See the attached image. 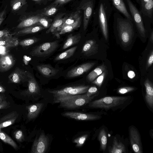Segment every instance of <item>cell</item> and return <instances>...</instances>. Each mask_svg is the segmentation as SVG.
I'll list each match as a JSON object with an SVG mask.
<instances>
[{
    "instance_id": "681fc988",
    "label": "cell",
    "mask_w": 153,
    "mask_h": 153,
    "mask_svg": "<svg viewBox=\"0 0 153 153\" xmlns=\"http://www.w3.org/2000/svg\"><path fill=\"white\" fill-rule=\"evenodd\" d=\"M6 9L0 13V26L4 20L6 15Z\"/></svg>"
},
{
    "instance_id": "8fae6325",
    "label": "cell",
    "mask_w": 153,
    "mask_h": 153,
    "mask_svg": "<svg viewBox=\"0 0 153 153\" xmlns=\"http://www.w3.org/2000/svg\"><path fill=\"white\" fill-rule=\"evenodd\" d=\"M63 116L79 120H98L101 116L92 114L78 112L66 111L62 113Z\"/></svg>"
},
{
    "instance_id": "4fadbf2b",
    "label": "cell",
    "mask_w": 153,
    "mask_h": 153,
    "mask_svg": "<svg viewBox=\"0 0 153 153\" xmlns=\"http://www.w3.org/2000/svg\"><path fill=\"white\" fill-rule=\"evenodd\" d=\"M65 13H60L54 19L51 26L46 31V33H52L58 38L59 36L58 33L65 21L68 17Z\"/></svg>"
},
{
    "instance_id": "3957f363",
    "label": "cell",
    "mask_w": 153,
    "mask_h": 153,
    "mask_svg": "<svg viewBox=\"0 0 153 153\" xmlns=\"http://www.w3.org/2000/svg\"><path fill=\"white\" fill-rule=\"evenodd\" d=\"M115 20L121 42L123 44L127 45L130 41L133 34L132 21L120 16L117 17Z\"/></svg>"
},
{
    "instance_id": "11a10c76",
    "label": "cell",
    "mask_w": 153,
    "mask_h": 153,
    "mask_svg": "<svg viewBox=\"0 0 153 153\" xmlns=\"http://www.w3.org/2000/svg\"><path fill=\"white\" fill-rule=\"evenodd\" d=\"M150 40L151 41L152 43H153V31L152 32L151 36H150Z\"/></svg>"
},
{
    "instance_id": "603a6c76",
    "label": "cell",
    "mask_w": 153,
    "mask_h": 153,
    "mask_svg": "<svg viewBox=\"0 0 153 153\" xmlns=\"http://www.w3.org/2000/svg\"><path fill=\"white\" fill-rule=\"evenodd\" d=\"M19 40L17 38L9 34L0 39V45L4 46L10 48L17 46L19 45Z\"/></svg>"
},
{
    "instance_id": "9a60e30c",
    "label": "cell",
    "mask_w": 153,
    "mask_h": 153,
    "mask_svg": "<svg viewBox=\"0 0 153 153\" xmlns=\"http://www.w3.org/2000/svg\"><path fill=\"white\" fill-rule=\"evenodd\" d=\"M95 64V62H87L78 65L69 71L67 73V76L73 78L80 76L89 71Z\"/></svg>"
},
{
    "instance_id": "d590c367",
    "label": "cell",
    "mask_w": 153,
    "mask_h": 153,
    "mask_svg": "<svg viewBox=\"0 0 153 153\" xmlns=\"http://www.w3.org/2000/svg\"><path fill=\"white\" fill-rule=\"evenodd\" d=\"M27 0H12L11 1V10L13 12L19 10L23 6L27 4Z\"/></svg>"
},
{
    "instance_id": "5b68a950",
    "label": "cell",
    "mask_w": 153,
    "mask_h": 153,
    "mask_svg": "<svg viewBox=\"0 0 153 153\" xmlns=\"http://www.w3.org/2000/svg\"><path fill=\"white\" fill-rule=\"evenodd\" d=\"M59 45L58 41L43 43L33 49L30 54L33 56L45 57L56 50Z\"/></svg>"
},
{
    "instance_id": "6da1fadb",
    "label": "cell",
    "mask_w": 153,
    "mask_h": 153,
    "mask_svg": "<svg viewBox=\"0 0 153 153\" xmlns=\"http://www.w3.org/2000/svg\"><path fill=\"white\" fill-rule=\"evenodd\" d=\"M96 96L88 97L86 94L66 96L54 98V102L59 103L60 106L67 109H74L82 106L89 103Z\"/></svg>"
},
{
    "instance_id": "7a4b0ae2",
    "label": "cell",
    "mask_w": 153,
    "mask_h": 153,
    "mask_svg": "<svg viewBox=\"0 0 153 153\" xmlns=\"http://www.w3.org/2000/svg\"><path fill=\"white\" fill-rule=\"evenodd\" d=\"M129 101V97H106L91 101L88 106L93 108L114 110L122 108Z\"/></svg>"
},
{
    "instance_id": "ba28073f",
    "label": "cell",
    "mask_w": 153,
    "mask_h": 153,
    "mask_svg": "<svg viewBox=\"0 0 153 153\" xmlns=\"http://www.w3.org/2000/svg\"><path fill=\"white\" fill-rule=\"evenodd\" d=\"M48 139L44 133H42L36 138L33 143L31 153H44L47 150L49 145Z\"/></svg>"
},
{
    "instance_id": "b9f144b4",
    "label": "cell",
    "mask_w": 153,
    "mask_h": 153,
    "mask_svg": "<svg viewBox=\"0 0 153 153\" xmlns=\"http://www.w3.org/2000/svg\"><path fill=\"white\" fill-rule=\"evenodd\" d=\"M135 88L131 87H124L119 88L117 92L120 94H124L134 90Z\"/></svg>"
},
{
    "instance_id": "7bdbcfd3",
    "label": "cell",
    "mask_w": 153,
    "mask_h": 153,
    "mask_svg": "<svg viewBox=\"0 0 153 153\" xmlns=\"http://www.w3.org/2000/svg\"><path fill=\"white\" fill-rule=\"evenodd\" d=\"M16 139L19 142L22 141L24 139V135L22 131L20 130L16 131L14 133Z\"/></svg>"
},
{
    "instance_id": "74e56055",
    "label": "cell",
    "mask_w": 153,
    "mask_h": 153,
    "mask_svg": "<svg viewBox=\"0 0 153 153\" xmlns=\"http://www.w3.org/2000/svg\"><path fill=\"white\" fill-rule=\"evenodd\" d=\"M39 40L36 37L27 38L19 42V45L22 47H27L37 42Z\"/></svg>"
},
{
    "instance_id": "83f0119b",
    "label": "cell",
    "mask_w": 153,
    "mask_h": 153,
    "mask_svg": "<svg viewBox=\"0 0 153 153\" xmlns=\"http://www.w3.org/2000/svg\"><path fill=\"white\" fill-rule=\"evenodd\" d=\"M81 10L77 9L76 11L71 13L65 21L60 30L65 26L73 24L76 22L81 17Z\"/></svg>"
},
{
    "instance_id": "ab89813d",
    "label": "cell",
    "mask_w": 153,
    "mask_h": 153,
    "mask_svg": "<svg viewBox=\"0 0 153 153\" xmlns=\"http://www.w3.org/2000/svg\"><path fill=\"white\" fill-rule=\"evenodd\" d=\"M106 74L105 71L101 74L99 76L94 80L92 81V83L96 85L99 87H100L103 81Z\"/></svg>"
},
{
    "instance_id": "f907efd6",
    "label": "cell",
    "mask_w": 153,
    "mask_h": 153,
    "mask_svg": "<svg viewBox=\"0 0 153 153\" xmlns=\"http://www.w3.org/2000/svg\"><path fill=\"white\" fill-rule=\"evenodd\" d=\"M128 77L131 79H133L135 76V72L131 70L129 71L127 73Z\"/></svg>"
},
{
    "instance_id": "836d02e7",
    "label": "cell",
    "mask_w": 153,
    "mask_h": 153,
    "mask_svg": "<svg viewBox=\"0 0 153 153\" xmlns=\"http://www.w3.org/2000/svg\"><path fill=\"white\" fill-rule=\"evenodd\" d=\"M98 140L100 143V148L102 151H105L106 148L107 138L106 131L104 128L100 130L98 136Z\"/></svg>"
},
{
    "instance_id": "4316f807",
    "label": "cell",
    "mask_w": 153,
    "mask_h": 153,
    "mask_svg": "<svg viewBox=\"0 0 153 153\" xmlns=\"http://www.w3.org/2000/svg\"><path fill=\"white\" fill-rule=\"evenodd\" d=\"M81 39L80 33L74 35L70 34L68 36L63 46L62 49H66L68 47L78 43Z\"/></svg>"
},
{
    "instance_id": "cb8c5ba5",
    "label": "cell",
    "mask_w": 153,
    "mask_h": 153,
    "mask_svg": "<svg viewBox=\"0 0 153 153\" xmlns=\"http://www.w3.org/2000/svg\"><path fill=\"white\" fill-rule=\"evenodd\" d=\"M45 29L44 27L40 25H36L22 28L12 34L16 36L25 35L36 33Z\"/></svg>"
},
{
    "instance_id": "d4e9b609",
    "label": "cell",
    "mask_w": 153,
    "mask_h": 153,
    "mask_svg": "<svg viewBox=\"0 0 153 153\" xmlns=\"http://www.w3.org/2000/svg\"><path fill=\"white\" fill-rule=\"evenodd\" d=\"M115 7L126 18L132 21L131 16L128 12L123 0H111Z\"/></svg>"
},
{
    "instance_id": "f1b7e54d",
    "label": "cell",
    "mask_w": 153,
    "mask_h": 153,
    "mask_svg": "<svg viewBox=\"0 0 153 153\" xmlns=\"http://www.w3.org/2000/svg\"><path fill=\"white\" fill-rule=\"evenodd\" d=\"M81 23V17H80L75 23L69 25L62 28L59 32L58 34L60 35L69 33L79 27Z\"/></svg>"
},
{
    "instance_id": "ffe728a7",
    "label": "cell",
    "mask_w": 153,
    "mask_h": 153,
    "mask_svg": "<svg viewBox=\"0 0 153 153\" xmlns=\"http://www.w3.org/2000/svg\"><path fill=\"white\" fill-rule=\"evenodd\" d=\"M144 85L146 89V101L149 106L153 108V86L148 79L145 81Z\"/></svg>"
},
{
    "instance_id": "1f68e13d",
    "label": "cell",
    "mask_w": 153,
    "mask_h": 153,
    "mask_svg": "<svg viewBox=\"0 0 153 153\" xmlns=\"http://www.w3.org/2000/svg\"><path fill=\"white\" fill-rule=\"evenodd\" d=\"M59 7L57 5L51 3L44 8L40 14L42 16L48 17L51 16L57 12Z\"/></svg>"
},
{
    "instance_id": "e575fe53",
    "label": "cell",
    "mask_w": 153,
    "mask_h": 153,
    "mask_svg": "<svg viewBox=\"0 0 153 153\" xmlns=\"http://www.w3.org/2000/svg\"><path fill=\"white\" fill-rule=\"evenodd\" d=\"M0 139L5 143L10 145L14 149H18V145L15 142L9 135L3 131H0Z\"/></svg>"
},
{
    "instance_id": "4dcf8cb0",
    "label": "cell",
    "mask_w": 153,
    "mask_h": 153,
    "mask_svg": "<svg viewBox=\"0 0 153 153\" xmlns=\"http://www.w3.org/2000/svg\"><path fill=\"white\" fill-rule=\"evenodd\" d=\"M143 15L151 18L153 14V0H149L141 7Z\"/></svg>"
},
{
    "instance_id": "7dc6e473",
    "label": "cell",
    "mask_w": 153,
    "mask_h": 153,
    "mask_svg": "<svg viewBox=\"0 0 153 153\" xmlns=\"http://www.w3.org/2000/svg\"><path fill=\"white\" fill-rule=\"evenodd\" d=\"M10 48L2 45H0V55L8 53Z\"/></svg>"
},
{
    "instance_id": "52a82bcc",
    "label": "cell",
    "mask_w": 153,
    "mask_h": 153,
    "mask_svg": "<svg viewBox=\"0 0 153 153\" xmlns=\"http://www.w3.org/2000/svg\"><path fill=\"white\" fill-rule=\"evenodd\" d=\"M94 3L93 0H82L77 9L83 11V29L87 28L93 10Z\"/></svg>"
},
{
    "instance_id": "30bf717a",
    "label": "cell",
    "mask_w": 153,
    "mask_h": 153,
    "mask_svg": "<svg viewBox=\"0 0 153 153\" xmlns=\"http://www.w3.org/2000/svg\"><path fill=\"white\" fill-rule=\"evenodd\" d=\"M28 88L22 92L23 95L34 97L40 94L39 87L34 76L29 72L28 74Z\"/></svg>"
},
{
    "instance_id": "f35d334b",
    "label": "cell",
    "mask_w": 153,
    "mask_h": 153,
    "mask_svg": "<svg viewBox=\"0 0 153 153\" xmlns=\"http://www.w3.org/2000/svg\"><path fill=\"white\" fill-rule=\"evenodd\" d=\"M88 137V135L87 134L84 135L75 139L73 140V142L76 144V146L80 147L82 146L84 144Z\"/></svg>"
},
{
    "instance_id": "bcb514c9",
    "label": "cell",
    "mask_w": 153,
    "mask_h": 153,
    "mask_svg": "<svg viewBox=\"0 0 153 153\" xmlns=\"http://www.w3.org/2000/svg\"><path fill=\"white\" fill-rule=\"evenodd\" d=\"M153 63V51L152 50L149 56L147 64V68L150 66Z\"/></svg>"
},
{
    "instance_id": "d6a6232c",
    "label": "cell",
    "mask_w": 153,
    "mask_h": 153,
    "mask_svg": "<svg viewBox=\"0 0 153 153\" xmlns=\"http://www.w3.org/2000/svg\"><path fill=\"white\" fill-rule=\"evenodd\" d=\"M77 47H73L57 56L55 58L56 61L64 60L72 56L74 54Z\"/></svg>"
},
{
    "instance_id": "816d5d0a",
    "label": "cell",
    "mask_w": 153,
    "mask_h": 153,
    "mask_svg": "<svg viewBox=\"0 0 153 153\" xmlns=\"http://www.w3.org/2000/svg\"><path fill=\"white\" fill-rule=\"evenodd\" d=\"M36 3L39 4H46L48 1H51L53 0H32Z\"/></svg>"
},
{
    "instance_id": "f5cc1de1",
    "label": "cell",
    "mask_w": 153,
    "mask_h": 153,
    "mask_svg": "<svg viewBox=\"0 0 153 153\" xmlns=\"http://www.w3.org/2000/svg\"><path fill=\"white\" fill-rule=\"evenodd\" d=\"M149 0H140L141 7Z\"/></svg>"
},
{
    "instance_id": "5bb4252c",
    "label": "cell",
    "mask_w": 153,
    "mask_h": 153,
    "mask_svg": "<svg viewBox=\"0 0 153 153\" xmlns=\"http://www.w3.org/2000/svg\"><path fill=\"white\" fill-rule=\"evenodd\" d=\"M28 73V71L16 67L9 76V82L18 84L27 81Z\"/></svg>"
},
{
    "instance_id": "7c38bea8",
    "label": "cell",
    "mask_w": 153,
    "mask_h": 153,
    "mask_svg": "<svg viewBox=\"0 0 153 153\" xmlns=\"http://www.w3.org/2000/svg\"><path fill=\"white\" fill-rule=\"evenodd\" d=\"M129 137L132 149L135 153H142V149L140 134L134 127L131 126L129 131Z\"/></svg>"
},
{
    "instance_id": "9c48e42d",
    "label": "cell",
    "mask_w": 153,
    "mask_h": 153,
    "mask_svg": "<svg viewBox=\"0 0 153 153\" xmlns=\"http://www.w3.org/2000/svg\"><path fill=\"white\" fill-rule=\"evenodd\" d=\"M106 11L105 3L100 2L98 10L99 22L103 35L107 40L108 38V28Z\"/></svg>"
},
{
    "instance_id": "8992f818",
    "label": "cell",
    "mask_w": 153,
    "mask_h": 153,
    "mask_svg": "<svg viewBox=\"0 0 153 153\" xmlns=\"http://www.w3.org/2000/svg\"><path fill=\"white\" fill-rule=\"evenodd\" d=\"M126 1L131 13L133 20H134L141 35L144 37L145 36L146 30L140 12L131 0Z\"/></svg>"
},
{
    "instance_id": "e0dca14e",
    "label": "cell",
    "mask_w": 153,
    "mask_h": 153,
    "mask_svg": "<svg viewBox=\"0 0 153 153\" xmlns=\"http://www.w3.org/2000/svg\"><path fill=\"white\" fill-rule=\"evenodd\" d=\"M98 45L96 41L93 40L87 41L82 48V52L87 56H89L94 54L97 52Z\"/></svg>"
},
{
    "instance_id": "277c9868",
    "label": "cell",
    "mask_w": 153,
    "mask_h": 153,
    "mask_svg": "<svg viewBox=\"0 0 153 153\" xmlns=\"http://www.w3.org/2000/svg\"><path fill=\"white\" fill-rule=\"evenodd\" d=\"M89 86L85 85H77L68 86L57 89L49 90L52 94L54 98L58 97L79 95L86 93Z\"/></svg>"
},
{
    "instance_id": "ee69618b",
    "label": "cell",
    "mask_w": 153,
    "mask_h": 153,
    "mask_svg": "<svg viewBox=\"0 0 153 153\" xmlns=\"http://www.w3.org/2000/svg\"><path fill=\"white\" fill-rule=\"evenodd\" d=\"M98 91L97 88L95 86L89 87L86 94L88 97H90L96 94Z\"/></svg>"
},
{
    "instance_id": "44dd1931",
    "label": "cell",
    "mask_w": 153,
    "mask_h": 153,
    "mask_svg": "<svg viewBox=\"0 0 153 153\" xmlns=\"http://www.w3.org/2000/svg\"><path fill=\"white\" fill-rule=\"evenodd\" d=\"M36 68L42 74L47 77H51L55 75L59 71L48 64L38 65L36 66Z\"/></svg>"
},
{
    "instance_id": "2e32d148",
    "label": "cell",
    "mask_w": 153,
    "mask_h": 153,
    "mask_svg": "<svg viewBox=\"0 0 153 153\" xmlns=\"http://www.w3.org/2000/svg\"><path fill=\"white\" fill-rule=\"evenodd\" d=\"M15 62L13 56L8 53L0 55V72L8 71L14 66Z\"/></svg>"
},
{
    "instance_id": "f546056e",
    "label": "cell",
    "mask_w": 153,
    "mask_h": 153,
    "mask_svg": "<svg viewBox=\"0 0 153 153\" xmlns=\"http://www.w3.org/2000/svg\"><path fill=\"white\" fill-rule=\"evenodd\" d=\"M105 66L104 64L97 67L88 75L87 77L88 80L90 82L93 81L105 71Z\"/></svg>"
},
{
    "instance_id": "c3c4849f",
    "label": "cell",
    "mask_w": 153,
    "mask_h": 153,
    "mask_svg": "<svg viewBox=\"0 0 153 153\" xmlns=\"http://www.w3.org/2000/svg\"><path fill=\"white\" fill-rule=\"evenodd\" d=\"M9 31L6 29L0 30V39L6 37L10 34Z\"/></svg>"
},
{
    "instance_id": "8d00e7d4",
    "label": "cell",
    "mask_w": 153,
    "mask_h": 153,
    "mask_svg": "<svg viewBox=\"0 0 153 153\" xmlns=\"http://www.w3.org/2000/svg\"><path fill=\"white\" fill-rule=\"evenodd\" d=\"M52 22V19L49 17L41 15L38 21V24L42 26L45 28H47L51 26Z\"/></svg>"
},
{
    "instance_id": "ac0fdd59",
    "label": "cell",
    "mask_w": 153,
    "mask_h": 153,
    "mask_svg": "<svg viewBox=\"0 0 153 153\" xmlns=\"http://www.w3.org/2000/svg\"><path fill=\"white\" fill-rule=\"evenodd\" d=\"M43 106V104L38 103L30 105L26 107L27 111V117L31 120L36 118L39 114Z\"/></svg>"
},
{
    "instance_id": "db71d44e",
    "label": "cell",
    "mask_w": 153,
    "mask_h": 153,
    "mask_svg": "<svg viewBox=\"0 0 153 153\" xmlns=\"http://www.w3.org/2000/svg\"><path fill=\"white\" fill-rule=\"evenodd\" d=\"M6 91L5 89L2 86L0 85V93H4Z\"/></svg>"
},
{
    "instance_id": "d6986e66",
    "label": "cell",
    "mask_w": 153,
    "mask_h": 153,
    "mask_svg": "<svg viewBox=\"0 0 153 153\" xmlns=\"http://www.w3.org/2000/svg\"><path fill=\"white\" fill-rule=\"evenodd\" d=\"M15 111H12L0 119V129L7 127L13 124L18 116Z\"/></svg>"
},
{
    "instance_id": "60d3db41",
    "label": "cell",
    "mask_w": 153,
    "mask_h": 153,
    "mask_svg": "<svg viewBox=\"0 0 153 153\" xmlns=\"http://www.w3.org/2000/svg\"><path fill=\"white\" fill-rule=\"evenodd\" d=\"M6 99L5 97L0 94V110L7 108L9 106L10 103Z\"/></svg>"
},
{
    "instance_id": "484cf974",
    "label": "cell",
    "mask_w": 153,
    "mask_h": 153,
    "mask_svg": "<svg viewBox=\"0 0 153 153\" xmlns=\"http://www.w3.org/2000/svg\"><path fill=\"white\" fill-rule=\"evenodd\" d=\"M125 145L121 142L118 141L116 137H114L113 144L109 147V152L110 153H122L126 152Z\"/></svg>"
},
{
    "instance_id": "f6af8a7d",
    "label": "cell",
    "mask_w": 153,
    "mask_h": 153,
    "mask_svg": "<svg viewBox=\"0 0 153 153\" xmlns=\"http://www.w3.org/2000/svg\"><path fill=\"white\" fill-rule=\"evenodd\" d=\"M73 0H55L52 4L60 7Z\"/></svg>"
},
{
    "instance_id": "7402d4cb",
    "label": "cell",
    "mask_w": 153,
    "mask_h": 153,
    "mask_svg": "<svg viewBox=\"0 0 153 153\" xmlns=\"http://www.w3.org/2000/svg\"><path fill=\"white\" fill-rule=\"evenodd\" d=\"M40 14L28 17L22 20L16 26L19 29H22L32 26L38 25Z\"/></svg>"
}]
</instances>
